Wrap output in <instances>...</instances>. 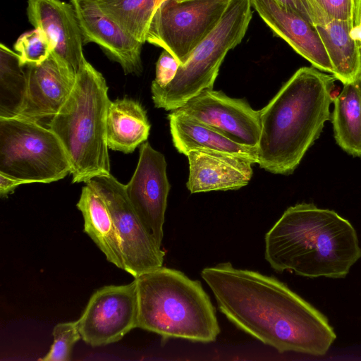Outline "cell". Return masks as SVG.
I'll list each match as a JSON object with an SVG mask.
<instances>
[{
    "instance_id": "obj_1",
    "label": "cell",
    "mask_w": 361,
    "mask_h": 361,
    "mask_svg": "<svg viewBox=\"0 0 361 361\" xmlns=\"http://www.w3.org/2000/svg\"><path fill=\"white\" fill-rule=\"evenodd\" d=\"M201 276L227 319L279 353L324 355L336 338L322 312L274 277L230 262L205 267Z\"/></svg>"
},
{
    "instance_id": "obj_2",
    "label": "cell",
    "mask_w": 361,
    "mask_h": 361,
    "mask_svg": "<svg viewBox=\"0 0 361 361\" xmlns=\"http://www.w3.org/2000/svg\"><path fill=\"white\" fill-rule=\"evenodd\" d=\"M264 257L276 272L344 278L361 257L355 229L336 212L312 203L288 207L266 233Z\"/></svg>"
},
{
    "instance_id": "obj_3",
    "label": "cell",
    "mask_w": 361,
    "mask_h": 361,
    "mask_svg": "<svg viewBox=\"0 0 361 361\" xmlns=\"http://www.w3.org/2000/svg\"><path fill=\"white\" fill-rule=\"evenodd\" d=\"M335 77L302 67L261 110L257 164L267 171L293 172L330 118Z\"/></svg>"
},
{
    "instance_id": "obj_4",
    "label": "cell",
    "mask_w": 361,
    "mask_h": 361,
    "mask_svg": "<svg viewBox=\"0 0 361 361\" xmlns=\"http://www.w3.org/2000/svg\"><path fill=\"white\" fill-rule=\"evenodd\" d=\"M137 328L163 340L214 341L220 333L215 307L201 283L179 270L160 267L134 279Z\"/></svg>"
},
{
    "instance_id": "obj_5",
    "label": "cell",
    "mask_w": 361,
    "mask_h": 361,
    "mask_svg": "<svg viewBox=\"0 0 361 361\" xmlns=\"http://www.w3.org/2000/svg\"><path fill=\"white\" fill-rule=\"evenodd\" d=\"M111 100L102 74L88 61L49 128L61 141L71 165L73 183L110 174L106 121Z\"/></svg>"
},
{
    "instance_id": "obj_6",
    "label": "cell",
    "mask_w": 361,
    "mask_h": 361,
    "mask_svg": "<svg viewBox=\"0 0 361 361\" xmlns=\"http://www.w3.org/2000/svg\"><path fill=\"white\" fill-rule=\"evenodd\" d=\"M251 0H231L216 27L180 65L174 79L163 88H151L157 108L173 111L205 90L213 89L229 50L245 35L252 16Z\"/></svg>"
},
{
    "instance_id": "obj_7",
    "label": "cell",
    "mask_w": 361,
    "mask_h": 361,
    "mask_svg": "<svg viewBox=\"0 0 361 361\" xmlns=\"http://www.w3.org/2000/svg\"><path fill=\"white\" fill-rule=\"evenodd\" d=\"M0 173L23 184L49 183L71 173V165L49 128L18 116L0 117Z\"/></svg>"
},
{
    "instance_id": "obj_8",
    "label": "cell",
    "mask_w": 361,
    "mask_h": 361,
    "mask_svg": "<svg viewBox=\"0 0 361 361\" xmlns=\"http://www.w3.org/2000/svg\"><path fill=\"white\" fill-rule=\"evenodd\" d=\"M231 0H164L149 25L146 42L184 63L216 27Z\"/></svg>"
},
{
    "instance_id": "obj_9",
    "label": "cell",
    "mask_w": 361,
    "mask_h": 361,
    "mask_svg": "<svg viewBox=\"0 0 361 361\" xmlns=\"http://www.w3.org/2000/svg\"><path fill=\"white\" fill-rule=\"evenodd\" d=\"M86 183L99 193L109 209L121 243L123 270L136 278L161 267L165 251L133 208L125 185L111 173L94 177Z\"/></svg>"
},
{
    "instance_id": "obj_10",
    "label": "cell",
    "mask_w": 361,
    "mask_h": 361,
    "mask_svg": "<svg viewBox=\"0 0 361 361\" xmlns=\"http://www.w3.org/2000/svg\"><path fill=\"white\" fill-rule=\"evenodd\" d=\"M138 303L135 281L97 290L77 320L82 339L92 347L120 341L137 328Z\"/></svg>"
},
{
    "instance_id": "obj_11",
    "label": "cell",
    "mask_w": 361,
    "mask_h": 361,
    "mask_svg": "<svg viewBox=\"0 0 361 361\" xmlns=\"http://www.w3.org/2000/svg\"><path fill=\"white\" fill-rule=\"evenodd\" d=\"M173 111L210 126L238 143L257 147L259 142V111L253 109L245 99L209 89Z\"/></svg>"
},
{
    "instance_id": "obj_12",
    "label": "cell",
    "mask_w": 361,
    "mask_h": 361,
    "mask_svg": "<svg viewBox=\"0 0 361 361\" xmlns=\"http://www.w3.org/2000/svg\"><path fill=\"white\" fill-rule=\"evenodd\" d=\"M125 188L136 214L161 246L170 184L164 156L148 142L141 145L136 169Z\"/></svg>"
},
{
    "instance_id": "obj_13",
    "label": "cell",
    "mask_w": 361,
    "mask_h": 361,
    "mask_svg": "<svg viewBox=\"0 0 361 361\" xmlns=\"http://www.w3.org/2000/svg\"><path fill=\"white\" fill-rule=\"evenodd\" d=\"M27 2L30 23L46 35L52 47L51 53L77 75L87 60L73 6L61 0H27Z\"/></svg>"
},
{
    "instance_id": "obj_14",
    "label": "cell",
    "mask_w": 361,
    "mask_h": 361,
    "mask_svg": "<svg viewBox=\"0 0 361 361\" xmlns=\"http://www.w3.org/2000/svg\"><path fill=\"white\" fill-rule=\"evenodd\" d=\"M25 95L17 116L37 121L53 117L71 94L76 76L52 53L43 62L25 65Z\"/></svg>"
},
{
    "instance_id": "obj_15",
    "label": "cell",
    "mask_w": 361,
    "mask_h": 361,
    "mask_svg": "<svg viewBox=\"0 0 361 361\" xmlns=\"http://www.w3.org/2000/svg\"><path fill=\"white\" fill-rule=\"evenodd\" d=\"M71 4L75 10L84 43H96L126 73L142 72L143 44L123 30L94 0H71Z\"/></svg>"
},
{
    "instance_id": "obj_16",
    "label": "cell",
    "mask_w": 361,
    "mask_h": 361,
    "mask_svg": "<svg viewBox=\"0 0 361 361\" xmlns=\"http://www.w3.org/2000/svg\"><path fill=\"white\" fill-rule=\"evenodd\" d=\"M252 6L273 32L315 68L333 73V68L316 27L275 0H251Z\"/></svg>"
},
{
    "instance_id": "obj_17",
    "label": "cell",
    "mask_w": 361,
    "mask_h": 361,
    "mask_svg": "<svg viewBox=\"0 0 361 361\" xmlns=\"http://www.w3.org/2000/svg\"><path fill=\"white\" fill-rule=\"evenodd\" d=\"M187 157L186 185L191 193L237 190L247 185L252 176V164L235 156L191 151Z\"/></svg>"
},
{
    "instance_id": "obj_18",
    "label": "cell",
    "mask_w": 361,
    "mask_h": 361,
    "mask_svg": "<svg viewBox=\"0 0 361 361\" xmlns=\"http://www.w3.org/2000/svg\"><path fill=\"white\" fill-rule=\"evenodd\" d=\"M173 145L185 156L202 151L235 156L257 163V147L238 143L219 130L185 115L171 111L168 116Z\"/></svg>"
},
{
    "instance_id": "obj_19",
    "label": "cell",
    "mask_w": 361,
    "mask_h": 361,
    "mask_svg": "<svg viewBox=\"0 0 361 361\" xmlns=\"http://www.w3.org/2000/svg\"><path fill=\"white\" fill-rule=\"evenodd\" d=\"M84 220V232L104 253L106 259L123 269V257L119 235L111 214L99 193L90 185L82 187L77 203Z\"/></svg>"
},
{
    "instance_id": "obj_20",
    "label": "cell",
    "mask_w": 361,
    "mask_h": 361,
    "mask_svg": "<svg viewBox=\"0 0 361 361\" xmlns=\"http://www.w3.org/2000/svg\"><path fill=\"white\" fill-rule=\"evenodd\" d=\"M149 130L146 111L139 102L127 98L111 101L106 121L109 149L131 153L147 140Z\"/></svg>"
},
{
    "instance_id": "obj_21",
    "label": "cell",
    "mask_w": 361,
    "mask_h": 361,
    "mask_svg": "<svg viewBox=\"0 0 361 361\" xmlns=\"http://www.w3.org/2000/svg\"><path fill=\"white\" fill-rule=\"evenodd\" d=\"M333 68V75L343 84L354 80L361 72V47L353 37V20H332L317 25Z\"/></svg>"
},
{
    "instance_id": "obj_22",
    "label": "cell",
    "mask_w": 361,
    "mask_h": 361,
    "mask_svg": "<svg viewBox=\"0 0 361 361\" xmlns=\"http://www.w3.org/2000/svg\"><path fill=\"white\" fill-rule=\"evenodd\" d=\"M332 123L337 144L347 153L361 157V72L335 94Z\"/></svg>"
},
{
    "instance_id": "obj_23",
    "label": "cell",
    "mask_w": 361,
    "mask_h": 361,
    "mask_svg": "<svg viewBox=\"0 0 361 361\" xmlns=\"http://www.w3.org/2000/svg\"><path fill=\"white\" fill-rule=\"evenodd\" d=\"M130 37L144 44L152 18L164 0H94Z\"/></svg>"
},
{
    "instance_id": "obj_24",
    "label": "cell",
    "mask_w": 361,
    "mask_h": 361,
    "mask_svg": "<svg viewBox=\"0 0 361 361\" xmlns=\"http://www.w3.org/2000/svg\"><path fill=\"white\" fill-rule=\"evenodd\" d=\"M27 87L25 66L20 55L0 44V117L17 116L23 106Z\"/></svg>"
},
{
    "instance_id": "obj_25",
    "label": "cell",
    "mask_w": 361,
    "mask_h": 361,
    "mask_svg": "<svg viewBox=\"0 0 361 361\" xmlns=\"http://www.w3.org/2000/svg\"><path fill=\"white\" fill-rule=\"evenodd\" d=\"M313 25L332 20H353L355 0H300Z\"/></svg>"
},
{
    "instance_id": "obj_26",
    "label": "cell",
    "mask_w": 361,
    "mask_h": 361,
    "mask_svg": "<svg viewBox=\"0 0 361 361\" xmlns=\"http://www.w3.org/2000/svg\"><path fill=\"white\" fill-rule=\"evenodd\" d=\"M54 342L42 361H68L74 345L82 338L78 321L57 324L52 331Z\"/></svg>"
},
{
    "instance_id": "obj_27",
    "label": "cell",
    "mask_w": 361,
    "mask_h": 361,
    "mask_svg": "<svg viewBox=\"0 0 361 361\" xmlns=\"http://www.w3.org/2000/svg\"><path fill=\"white\" fill-rule=\"evenodd\" d=\"M14 49L20 55L23 64H38L46 60L52 51L51 43L40 30L23 34L16 42Z\"/></svg>"
},
{
    "instance_id": "obj_28",
    "label": "cell",
    "mask_w": 361,
    "mask_h": 361,
    "mask_svg": "<svg viewBox=\"0 0 361 361\" xmlns=\"http://www.w3.org/2000/svg\"><path fill=\"white\" fill-rule=\"evenodd\" d=\"M180 63L169 51L164 50L156 63V75L151 88H163L176 77Z\"/></svg>"
},
{
    "instance_id": "obj_29",
    "label": "cell",
    "mask_w": 361,
    "mask_h": 361,
    "mask_svg": "<svg viewBox=\"0 0 361 361\" xmlns=\"http://www.w3.org/2000/svg\"><path fill=\"white\" fill-rule=\"evenodd\" d=\"M280 5L285 7L286 8L296 13L302 18H305L310 23H312V19L308 15L306 9L300 0H275Z\"/></svg>"
},
{
    "instance_id": "obj_30",
    "label": "cell",
    "mask_w": 361,
    "mask_h": 361,
    "mask_svg": "<svg viewBox=\"0 0 361 361\" xmlns=\"http://www.w3.org/2000/svg\"><path fill=\"white\" fill-rule=\"evenodd\" d=\"M23 183L16 178L0 173V195L1 197H6L9 193Z\"/></svg>"
},
{
    "instance_id": "obj_31",
    "label": "cell",
    "mask_w": 361,
    "mask_h": 361,
    "mask_svg": "<svg viewBox=\"0 0 361 361\" xmlns=\"http://www.w3.org/2000/svg\"><path fill=\"white\" fill-rule=\"evenodd\" d=\"M351 33L361 47V0H355L353 27Z\"/></svg>"
},
{
    "instance_id": "obj_32",
    "label": "cell",
    "mask_w": 361,
    "mask_h": 361,
    "mask_svg": "<svg viewBox=\"0 0 361 361\" xmlns=\"http://www.w3.org/2000/svg\"><path fill=\"white\" fill-rule=\"evenodd\" d=\"M178 1H184V0H178Z\"/></svg>"
}]
</instances>
